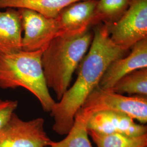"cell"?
<instances>
[{"mask_svg":"<svg viewBox=\"0 0 147 147\" xmlns=\"http://www.w3.org/2000/svg\"><path fill=\"white\" fill-rule=\"evenodd\" d=\"M93 39L88 53L80 64L78 78L66 90L61 99L56 102L50 112L54 119L53 130L61 135L71 129L76 113L94 89L111 63L125 56L127 51L111 39L107 26L95 25Z\"/></svg>","mask_w":147,"mask_h":147,"instance_id":"1","label":"cell"},{"mask_svg":"<svg viewBox=\"0 0 147 147\" xmlns=\"http://www.w3.org/2000/svg\"><path fill=\"white\" fill-rule=\"evenodd\" d=\"M93 34H62L44 50L42 63L48 88L53 89L58 101L68 89L72 76L90 46Z\"/></svg>","mask_w":147,"mask_h":147,"instance_id":"2","label":"cell"},{"mask_svg":"<svg viewBox=\"0 0 147 147\" xmlns=\"http://www.w3.org/2000/svg\"><path fill=\"white\" fill-rule=\"evenodd\" d=\"M44 49L34 51L0 52V88L27 89L38 99L43 110L50 112L56 101L49 93L42 69Z\"/></svg>","mask_w":147,"mask_h":147,"instance_id":"3","label":"cell"},{"mask_svg":"<svg viewBox=\"0 0 147 147\" xmlns=\"http://www.w3.org/2000/svg\"><path fill=\"white\" fill-rule=\"evenodd\" d=\"M80 109L92 115L101 111L119 112L142 124L147 122V96H126L99 86L88 95Z\"/></svg>","mask_w":147,"mask_h":147,"instance_id":"4","label":"cell"},{"mask_svg":"<svg viewBox=\"0 0 147 147\" xmlns=\"http://www.w3.org/2000/svg\"><path fill=\"white\" fill-rule=\"evenodd\" d=\"M106 25L112 42L129 51L136 43L147 38V0H131L119 19Z\"/></svg>","mask_w":147,"mask_h":147,"instance_id":"5","label":"cell"},{"mask_svg":"<svg viewBox=\"0 0 147 147\" xmlns=\"http://www.w3.org/2000/svg\"><path fill=\"white\" fill-rule=\"evenodd\" d=\"M44 119L22 120L14 113L0 130V147H47L52 140L44 129Z\"/></svg>","mask_w":147,"mask_h":147,"instance_id":"6","label":"cell"},{"mask_svg":"<svg viewBox=\"0 0 147 147\" xmlns=\"http://www.w3.org/2000/svg\"><path fill=\"white\" fill-rule=\"evenodd\" d=\"M22 31V50L34 51L44 49L53 39L60 35L56 18H49L36 11L19 8Z\"/></svg>","mask_w":147,"mask_h":147,"instance_id":"7","label":"cell"},{"mask_svg":"<svg viewBox=\"0 0 147 147\" xmlns=\"http://www.w3.org/2000/svg\"><path fill=\"white\" fill-rule=\"evenodd\" d=\"M88 130L101 134H121L140 136L147 134V126L136 123L125 114L113 111H101L93 114L87 122Z\"/></svg>","mask_w":147,"mask_h":147,"instance_id":"8","label":"cell"},{"mask_svg":"<svg viewBox=\"0 0 147 147\" xmlns=\"http://www.w3.org/2000/svg\"><path fill=\"white\" fill-rule=\"evenodd\" d=\"M126 56L117 59L106 70L99 84L102 89L110 90L124 76L137 69L147 68V38L136 43Z\"/></svg>","mask_w":147,"mask_h":147,"instance_id":"9","label":"cell"},{"mask_svg":"<svg viewBox=\"0 0 147 147\" xmlns=\"http://www.w3.org/2000/svg\"><path fill=\"white\" fill-rule=\"evenodd\" d=\"M98 0H84L74 2L61 11L56 18L60 34L84 33L93 26Z\"/></svg>","mask_w":147,"mask_h":147,"instance_id":"10","label":"cell"},{"mask_svg":"<svg viewBox=\"0 0 147 147\" xmlns=\"http://www.w3.org/2000/svg\"><path fill=\"white\" fill-rule=\"evenodd\" d=\"M22 32L21 16L18 9L8 8L0 11V52L22 50Z\"/></svg>","mask_w":147,"mask_h":147,"instance_id":"11","label":"cell"},{"mask_svg":"<svg viewBox=\"0 0 147 147\" xmlns=\"http://www.w3.org/2000/svg\"><path fill=\"white\" fill-rule=\"evenodd\" d=\"M81 1L84 0H0V8H26L55 19L64 8Z\"/></svg>","mask_w":147,"mask_h":147,"instance_id":"12","label":"cell"},{"mask_svg":"<svg viewBox=\"0 0 147 147\" xmlns=\"http://www.w3.org/2000/svg\"><path fill=\"white\" fill-rule=\"evenodd\" d=\"M92 115L80 109L74 118L71 129L62 140L51 141L47 147H93L88 138L87 122Z\"/></svg>","mask_w":147,"mask_h":147,"instance_id":"13","label":"cell"},{"mask_svg":"<svg viewBox=\"0 0 147 147\" xmlns=\"http://www.w3.org/2000/svg\"><path fill=\"white\" fill-rule=\"evenodd\" d=\"M131 0H98L93 25H106L118 21L129 8Z\"/></svg>","mask_w":147,"mask_h":147,"instance_id":"14","label":"cell"},{"mask_svg":"<svg viewBox=\"0 0 147 147\" xmlns=\"http://www.w3.org/2000/svg\"><path fill=\"white\" fill-rule=\"evenodd\" d=\"M113 92L123 94L147 96V68L134 70L119 79L110 89Z\"/></svg>","mask_w":147,"mask_h":147,"instance_id":"15","label":"cell"},{"mask_svg":"<svg viewBox=\"0 0 147 147\" xmlns=\"http://www.w3.org/2000/svg\"><path fill=\"white\" fill-rule=\"evenodd\" d=\"M88 134L98 147H147V134L140 136L121 134H101L93 130Z\"/></svg>","mask_w":147,"mask_h":147,"instance_id":"16","label":"cell"},{"mask_svg":"<svg viewBox=\"0 0 147 147\" xmlns=\"http://www.w3.org/2000/svg\"><path fill=\"white\" fill-rule=\"evenodd\" d=\"M18 106V101L17 100L0 99V130L15 113Z\"/></svg>","mask_w":147,"mask_h":147,"instance_id":"17","label":"cell"}]
</instances>
